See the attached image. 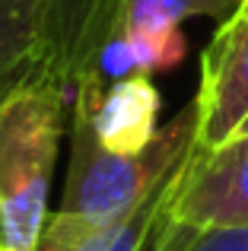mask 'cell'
I'll return each instance as SVG.
<instances>
[{
	"mask_svg": "<svg viewBox=\"0 0 248 251\" xmlns=\"http://www.w3.org/2000/svg\"><path fill=\"white\" fill-rule=\"evenodd\" d=\"M169 213L198 226H248V134L210 150L194 143Z\"/></svg>",
	"mask_w": 248,
	"mask_h": 251,
	"instance_id": "obj_4",
	"label": "cell"
},
{
	"mask_svg": "<svg viewBox=\"0 0 248 251\" xmlns=\"http://www.w3.org/2000/svg\"><path fill=\"white\" fill-rule=\"evenodd\" d=\"M185 162L118 216L83 220V216H70L61 210L48 213L35 251H147L153 232L159 229V223L166 220L169 207H172Z\"/></svg>",
	"mask_w": 248,
	"mask_h": 251,
	"instance_id": "obj_5",
	"label": "cell"
},
{
	"mask_svg": "<svg viewBox=\"0 0 248 251\" xmlns=\"http://www.w3.org/2000/svg\"><path fill=\"white\" fill-rule=\"evenodd\" d=\"M198 147L226 143L248 115V25L220 23L200 61Z\"/></svg>",
	"mask_w": 248,
	"mask_h": 251,
	"instance_id": "obj_6",
	"label": "cell"
},
{
	"mask_svg": "<svg viewBox=\"0 0 248 251\" xmlns=\"http://www.w3.org/2000/svg\"><path fill=\"white\" fill-rule=\"evenodd\" d=\"M147 251H248V226H198L166 213Z\"/></svg>",
	"mask_w": 248,
	"mask_h": 251,
	"instance_id": "obj_10",
	"label": "cell"
},
{
	"mask_svg": "<svg viewBox=\"0 0 248 251\" xmlns=\"http://www.w3.org/2000/svg\"><path fill=\"white\" fill-rule=\"evenodd\" d=\"M51 74V51L35 0H0V111Z\"/></svg>",
	"mask_w": 248,
	"mask_h": 251,
	"instance_id": "obj_8",
	"label": "cell"
},
{
	"mask_svg": "<svg viewBox=\"0 0 248 251\" xmlns=\"http://www.w3.org/2000/svg\"><path fill=\"white\" fill-rule=\"evenodd\" d=\"M51 51V74L74 92L105 64L121 38L124 0H35Z\"/></svg>",
	"mask_w": 248,
	"mask_h": 251,
	"instance_id": "obj_3",
	"label": "cell"
},
{
	"mask_svg": "<svg viewBox=\"0 0 248 251\" xmlns=\"http://www.w3.org/2000/svg\"><path fill=\"white\" fill-rule=\"evenodd\" d=\"M0 251H23V248H0Z\"/></svg>",
	"mask_w": 248,
	"mask_h": 251,
	"instance_id": "obj_13",
	"label": "cell"
},
{
	"mask_svg": "<svg viewBox=\"0 0 248 251\" xmlns=\"http://www.w3.org/2000/svg\"><path fill=\"white\" fill-rule=\"evenodd\" d=\"M74 102V99H70ZM200 108L198 99L185 105L169 124H162L134 156L112 153L99 143L86 105H70V169L61 197V213L83 220H108L134 207L147 191L172 175L198 143Z\"/></svg>",
	"mask_w": 248,
	"mask_h": 251,
	"instance_id": "obj_1",
	"label": "cell"
},
{
	"mask_svg": "<svg viewBox=\"0 0 248 251\" xmlns=\"http://www.w3.org/2000/svg\"><path fill=\"white\" fill-rule=\"evenodd\" d=\"M70 99L86 105L96 137L112 153L121 156L140 153L159 130L156 127L159 92H156V86L147 74H130L118 80L112 89H105L102 74H93L74 86Z\"/></svg>",
	"mask_w": 248,
	"mask_h": 251,
	"instance_id": "obj_7",
	"label": "cell"
},
{
	"mask_svg": "<svg viewBox=\"0 0 248 251\" xmlns=\"http://www.w3.org/2000/svg\"><path fill=\"white\" fill-rule=\"evenodd\" d=\"M242 134H248V115L242 118V124H239V130H236V134H232V137H242Z\"/></svg>",
	"mask_w": 248,
	"mask_h": 251,
	"instance_id": "obj_12",
	"label": "cell"
},
{
	"mask_svg": "<svg viewBox=\"0 0 248 251\" xmlns=\"http://www.w3.org/2000/svg\"><path fill=\"white\" fill-rule=\"evenodd\" d=\"M67 102V86L45 76L0 111V248H38Z\"/></svg>",
	"mask_w": 248,
	"mask_h": 251,
	"instance_id": "obj_2",
	"label": "cell"
},
{
	"mask_svg": "<svg viewBox=\"0 0 248 251\" xmlns=\"http://www.w3.org/2000/svg\"><path fill=\"white\" fill-rule=\"evenodd\" d=\"M236 3L239 0H124L121 38L172 32L188 16H210L223 23L229 19V10H236Z\"/></svg>",
	"mask_w": 248,
	"mask_h": 251,
	"instance_id": "obj_9",
	"label": "cell"
},
{
	"mask_svg": "<svg viewBox=\"0 0 248 251\" xmlns=\"http://www.w3.org/2000/svg\"><path fill=\"white\" fill-rule=\"evenodd\" d=\"M226 25H248V0H239L236 10L229 13V19H223Z\"/></svg>",
	"mask_w": 248,
	"mask_h": 251,
	"instance_id": "obj_11",
	"label": "cell"
}]
</instances>
